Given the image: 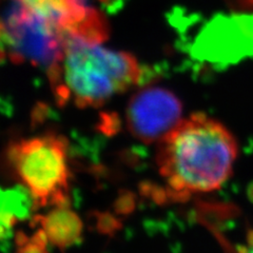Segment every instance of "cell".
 I'll return each mask as SVG.
<instances>
[{
	"label": "cell",
	"instance_id": "10",
	"mask_svg": "<svg viewBox=\"0 0 253 253\" xmlns=\"http://www.w3.org/2000/svg\"><path fill=\"white\" fill-rule=\"evenodd\" d=\"M3 35H4V26H3L2 20L0 19V39L2 38Z\"/></svg>",
	"mask_w": 253,
	"mask_h": 253
},
{
	"label": "cell",
	"instance_id": "7",
	"mask_svg": "<svg viewBox=\"0 0 253 253\" xmlns=\"http://www.w3.org/2000/svg\"><path fill=\"white\" fill-rule=\"evenodd\" d=\"M32 225L39 226L53 246L65 250L81 241L84 224L68 206L54 207L44 215H36Z\"/></svg>",
	"mask_w": 253,
	"mask_h": 253
},
{
	"label": "cell",
	"instance_id": "9",
	"mask_svg": "<svg viewBox=\"0 0 253 253\" xmlns=\"http://www.w3.org/2000/svg\"><path fill=\"white\" fill-rule=\"evenodd\" d=\"M47 239L44 232L39 229L35 234L28 236L25 233L18 232L16 235V245L19 252H42L46 250Z\"/></svg>",
	"mask_w": 253,
	"mask_h": 253
},
{
	"label": "cell",
	"instance_id": "3",
	"mask_svg": "<svg viewBox=\"0 0 253 253\" xmlns=\"http://www.w3.org/2000/svg\"><path fill=\"white\" fill-rule=\"evenodd\" d=\"M7 162L34 201L35 209L69 206L70 168L68 141L47 133L13 142Z\"/></svg>",
	"mask_w": 253,
	"mask_h": 253
},
{
	"label": "cell",
	"instance_id": "8",
	"mask_svg": "<svg viewBox=\"0 0 253 253\" xmlns=\"http://www.w3.org/2000/svg\"><path fill=\"white\" fill-rule=\"evenodd\" d=\"M34 209V201L27 189L0 188V243L9 239L15 225Z\"/></svg>",
	"mask_w": 253,
	"mask_h": 253
},
{
	"label": "cell",
	"instance_id": "5",
	"mask_svg": "<svg viewBox=\"0 0 253 253\" xmlns=\"http://www.w3.org/2000/svg\"><path fill=\"white\" fill-rule=\"evenodd\" d=\"M194 57L217 66L253 58V14L218 16L195 38Z\"/></svg>",
	"mask_w": 253,
	"mask_h": 253
},
{
	"label": "cell",
	"instance_id": "2",
	"mask_svg": "<svg viewBox=\"0 0 253 253\" xmlns=\"http://www.w3.org/2000/svg\"><path fill=\"white\" fill-rule=\"evenodd\" d=\"M47 75L60 105L71 101L78 108H88L100 107L129 90L140 81L142 71L130 53L65 34L62 56Z\"/></svg>",
	"mask_w": 253,
	"mask_h": 253
},
{
	"label": "cell",
	"instance_id": "11",
	"mask_svg": "<svg viewBox=\"0 0 253 253\" xmlns=\"http://www.w3.org/2000/svg\"><path fill=\"white\" fill-rule=\"evenodd\" d=\"M99 1L104 2V3H107V4H110L111 1H115V0H99Z\"/></svg>",
	"mask_w": 253,
	"mask_h": 253
},
{
	"label": "cell",
	"instance_id": "1",
	"mask_svg": "<svg viewBox=\"0 0 253 253\" xmlns=\"http://www.w3.org/2000/svg\"><path fill=\"white\" fill-rule=\"evenodd\" d=\"M239 147L226 126L196 113L187 117L158 141L156 164L166 188L161 197L186 201L213 192L233 171Z\"/></svg>",
	"mask_w": 253,
	"mask_h": 253
},
{
	"label": "cell",
	"instance_id": "6",
	"mask_svg": "<svg viewBox=\"0 0 253 253\" xmlns=\"http://www.w3.org/2000/svg\"><path fill=\"white\" fill-rule=\"evenodd\" d=\"M183 106L177 96L162 86H145L126 107V126L145 144L160 141L181 122Z\"/></svg>",
	"mask_w": 253,
	"mask_h": 253
},
{
	"label": "cell",
	"instance_id": "4",
	"mask_svg": "<svg viewBox=\"0 0 253 253\" xmlns=\"http://www.w3.org/2000/svg\"><path fill=\"white\" fill-rule=\"evenodd\" d=\"M4 35L0 50L14 62L28 61L49 70L63 54L65 33L38 17L20 0H4Z\"/></svg>",
	"mask_w": 253,
	"mask_h": 253
}]
</instances>
